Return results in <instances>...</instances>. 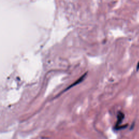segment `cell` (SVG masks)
Returning a JSON list of instances; mask_svg holds the SVG:
<instances>
[{"label":"cell","instance_id":"2","mask_svg":"<svg viewBox=\"0 0 139 139\" xmlns=\"http://www.w3.org/2000/svg\"><path fill=\"white\" fill-rule=\"evenodd\" d=\"M86 74H85L84 75H83V76H82V77L80 78H79V79H78V80H77V81H76V82H75L74 83V84H72L71 85H70V86H69V87H68V88H67L66 89H65V90L64 91H64H66V90H68V89H70V88H71L72 87H74V86H75L76 85H77V84H79V83H80L82 82V81H83V79H84V78H85V76H86Z\"/></svg>","mask_w":139,"mask_h":139},{"label":"cell","instance_id":"3","mask_svg":"<svg viewBox=\"0 0 139 139\" xmlns=\"http://www.w3.org/2000/svg\"><path fill=\"white\" fill-rule=\"evenodd\" d=\"M139 70V62L137 63V66H136V70L138 71Z\"/></svg>","mask_w":139,"mask_h":139},{"label":"cell","instance_id":"1","mask_svg":"<svg viewBox=\"0 0 139 139\" xmlns=\"http://www.w3.org/2000/svg\"><path fill=\"white\" fill-rule=\"evenodd\" d=\"M124 115L123 112H122L121 111L118 112V113L117 114V121L116 122V125H115L116 129H117L118 127H120V125L122 123V121H123V120L124 119Z\"/></svg>","mask_w":139,"mask_h":139}]
</instances>
